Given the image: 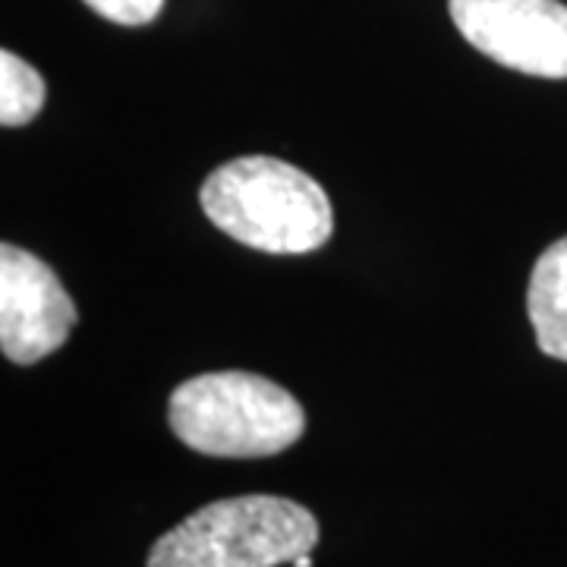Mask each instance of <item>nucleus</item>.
<instances>
[{
  "label": "nucleus",
  "instance_id": "f257e3e1",
  "mask_svg": "<svg viewBox=\"0 0 567 567\" xmlns=\"http://www.w3.org/2000/svg\"><path fill=\"white\" fill-rule=\"evenodd\" d=\"M205 218L237 244L271 256H303L334 230L331 199L297 164L244 155L221 164L199 189Z\"/></svg>",
  "mask_w": 567,
  "mask_h": 567
},
{
  "label": "nucleus",
  "instance_id": "f03ea898",
  "mask_svg": "<svg viewBox=\"0 0 567 567\" xmlns=\"http://www.w3.org/2000/svg\"><path fill=\"white\" fill-rule=\"evenodd\" d=\"M167 423L183 445L208 457H275L300 442L306 413L278 382L256 372H205L174 388Z\"/></svg>",
  "mask_w": 567,
  "mask_h": 567
},
{
  "label": "nucleus",
  "instance_id": "7ed1b4c3",
  "mask_svg": "<svg viewBox=\"0 0 567 567\" xmlns=\"http://www.w3.org/2000/svg\"><path fill=\"white\" fill-rule=\"evenodd\" d=\"M319 543L309 507L278 495H240L199 507L167 529L148 567H281Z\"/></svg>",
  "mask_w": 567,
  "mask_h": 567
},
{
  "label": "nucleus",
  "instance_id": "20e7f679",
  "mask_svg": "<svg viewBox=\"0 0 567 567\" xmlns=\"http://www.w3.org/2000/svg\"><path fill=\"white\" fill-rule=\"evenodd\" d=\"M447 13L480 54L507 70L567 80V3L561 0H447Z\"/></svg>",
  "mask_w": 567,
  "mask_h": 567
},
{
  "label": "nucleus",
  "instance_id": "39448f33",
  "mask_svg": "<svg viewBox=\"0 0 567 567\" xmlns=\"http://www.w3.org/2000/svg\"><path fill=\"white\" fill-rule=\"evenodd\" d=\"M76 303L54 268L20 246H0V350L7 360L32 365L70 341Z\"/></svg>",
  "mask_w": 567,
  "mask_h": 567
},
{
  "label": "nucleus",
  "instance_id": "423d86ee",
  "mask_svg": "<svg viewBox=\"0 0 567 567\" xmlns=\"http://www.w3.org/2000/svg\"><path fill=\"white\" fill-rule=\"evenodd\" d=\"M527 316L539 350L567 363V237L555 240L533 265Z\"/></svg>",
  "mask_w": 567,
  "mask_h": 567
},
{
  "label": "nucleus",
  "instance_id": "0eeeda50",
  "mask_svg": "<svg viewBox=\"0 0 567 567\" xmlns=\"http://www.w3.org/2000/svg\"><path fill=\"white\" fill-rule=\"evenodd\" d=\"M44 107V80L35 66L17 58L13 51L0 54V123L25 126Z\"/></svg>",
  "mask_w": 567,
  "mask_h": 567
},
{
  "label": "nucleus",
  "instance_id": "6e6552de",
  "mask_svg": "<svg viewBox=\"0 0 567 567\" xmlns=\"http://www.w3.org/2000/svg\"><path fill=\"white\" fill-rule=\"evenodd\" d=\"M82 3L117 25H148L164 7V0H82Z\"/></svg>",
  "mask_w": 567,
  "mask_h": 567
},
{
  "label": "nucleus",
  "instance_id": "1a4fd4ad",
  "mask_svg": "<svg viewBox=\"0 0 567 567\" xmlns=\"http://www.w3.org/2000/svg\"><path fill=\"white\" fill-rule=\"evenodd\" d=\"M293 567H312V558H309V551H306V555H300V558L293 561Z\"/></svg>",
  "mask_w": 567,
  "mask_h": 567
}]
</instances>
